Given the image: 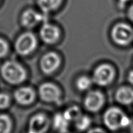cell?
I'll list each match as a JSON object with an SVG mask.
<instances>
[{
	"label": "cell",
	"instance_id": "6da1fadb",
	"mask_svg": "<svg viewBox=\"0 0 133 133\" xmlns=\"http://www.w3.org/2000/svg\"><path fill=\"white\" fill-rule=\"evenodd\" d=\"M0 74L6 83L12 85L22 84L27 77L25 69L15 61H7L4 62L0 68Z\"/></svg>",
	"mask_w": 133,
	"mask_h": 133
},
{
	"label": "cell",
	"instance_id": "7a4b0ae2",
	"mask_svg": "<svg viewBox=\"0 0 133 133\" xmlns=\"http://www.w3.org/2000/svg\"><path fill=\"white\" fill-rule=\"evenodd\" d=\"M103 122L108 129L116 131L126 128L131 124V120L125 113L117 107H111L103 114Z\"/></svg>",
	"mask_w": 133,
	"mask_h": 133
},
{
	"label": "cell",
	"instance_id": "3957f363",
	"mask_svg": "<svg viewBox=\"0 0 133 133\" xmlns=\"http://www.w3.org/2000/svg\"><path fill=\"white\" fill-rule=\"evenodd\" d=\"M111 38L119 46H127L133 41V29L125 23H118L111 30Z\"/></svg>",
	"mask_w": 133,
	"mask_h": 133
},
{
	"label": "cell",
	"instance_id": "277c9868",
	"mask_svg": "<svg viewBox=\"0 0 133 133\" xmlns=\"http://www.w3.org/2000/svg\"><path fill=\"white\" fill-rule=\"evenodd\" d=\"M38 45L36 36L31 32H25L19 35L14 43V49L17 54L25 57L32 53Z\"/></svg>",
	"mask_w": 133,
	"mask_h": 133
},
{
	"label": "cell",
	"instance_id": "5b68a950",
	"mask_svg": "<svg viewBox=\"0 0 133 133\" xmlns=\"http://www.w3.org/2000/svg\"><path fill=\"white\" fill-rule=\"evenodd\" d=\"M115 77L114 68L108 64H102L94 70L92 80L99 87H107L111 84Z\"/></svg>",
	"mask_w": 133,
	"mask_h": 133
},
{
	"label": "cell",
	"instance_id": "8992f818",
	"mask_svg": "<svg viewBox=\"0 0 133 133\" xmlns=\"http://www.w3.org/2000/svg\"><path fill=\"white\" fill-rule=\"evenodd\" d=\"M38 94L43 101L49 103H58L61 97V90L52 83H44L40 84Z\"/></svg>",
	"mask_w": 133,
	"mask_h": 133
},
{
	"label": "cell",
	"instance_id": "52a82bcc",
	"mask_svg": "<svg viewBox=\"0 0 133 133\" xmlns=\"http://www.w3.org/2000/svg\"><path fill=\"white\" fill-rule=\"evenodd\" d=\"M61 64V57L55 52H48L42 57L40 67L42 71L45 75H51L55 72Z\"/></svg>",
	"mask_w": 133,
	"mask_h": 133
},
{
	"label": "cell",
	"instance_id": "ba28073f",
	"mask_svg": "<svg viewBox=\"0 0 133 133\" xmlns=\"http://www.w3.org/2000/svg\"><path fill=\"white\" fill-rule=\"evenodd\" d=\"M105 103V97L101 92L97 90L90 91L87 94L84 99V107L90 112L99 111Z\"/></svg>",
	"mask_w": 133,
	"mask_h": 133
},
{
	"label": "cell",
	"instance_id": "9c48e42d",
	"mask_svg": "<svg viewBox=\"0 0 133 133\" xmlns=\"http://www.w3.org/2000/svg\"><path fill=\"white\" fill-rule=\"evenodd\" d=\"M50 120L45 114L38 113L31 117L29 122V131L33 133H46L50 127Z\"/></svg>",
	"mask_w": 133,
	"mask_h": 133
},
{
	"label": "cell",
	"instance_id": "30bf717a",
	"mask_svg": "<svg viewBox=\"0 0 133 133\" xmlns=\"http://www.w3.org/2000/svg\"><path fill=\"white\" fill-rule=\"evenodd\" d=\"M40 36L44 43L54 44L61 37V30L55 25L45 22L40 29Z\"/></svg>",
	"mask_w": 133,
	"mask_h": 133
},
{
	"label": "cell",
	"instance_id": "8fae6325",
	"mask_svg": "<svg viewBox=\"0 0 133 133\" xmlns=\"http://www.w3.org/2000/svg\"><path fill=\"white\" fill-rule=\"evenodd\" d=\"M45 18L44 14H41L32 9L25 10L21 16V23L23 27L27 29H32L36 27L40 22H44Z\"/></svg>",
	"mask_w": 133,
	"mask_h": 133
},
{
	"label": "cell",
	"instance_id": "7c38bea8",
	"mask_svg": "<svg viewBox=\"0 0 133 133\" xmlns=\"http://www.w3.org/2000/svg\"><path fill=\"white\" fill-rule=\"evenodd\" d=\"M36 94L32 88L29 87H21L14 93V98L16 102L20 105L27 106L35 101Z\"/></svg>",
	"mask_w": 133,
	"mask_h": 133
},
{
	"label": "cell",
	"instance_id": "4fadbf2b",
	"mask_svg": "<svg viewBox=\"0 0 133 133\" xmlns=\"http://www.w3.org/2000/svg\"><path fill=\"white\" fill-rule=\"evenodd\" d=\"M115 99L121 105H131L133 103V89L128 87H120L116 92Z\"/></svg>",
	"mask_w": 133,
	"mask_h": 133
},
{
	"label": "cell",
	"instance_id": "5bb4252c",
	"mask_svg": "<svg viewBox=\"0 0 133 133\" xmlns=\"http://www.w3.org/2000/svg\"><path fill=\"white\" fill-rule=\"evenodd\" d=\"M62 1V0H37V4L43 13L46 14L57 10Z\"/></svg>",
	"mask_w": 133,
	"mask_h": 133
},
{
	"label": "cell",
	"instance_id": "9a60e30c",
	"mask_svg": "<svg viewBox=\"0 0 133 133\" xmlns=\"http://www.w3.org/2000/svg\"><path fill=\"white\" fill-rule=\"evenodd\" d=\"M70 122L64 118L63 114H57L53 118V125L58 132L67 131Z\"/></svg>",
	"mask_w": 133,
	"mask_h": 133
},
{
	"label": "cell",
	"instance_id": "2e32d148",
	"mask_svg": "<svg viewBox=\"0 0 133 133\" xmlns=\"http://www.w3.org/2000/svg\"><path fill=\"white\" fill-rule=\"evenodd\" d=\"M64 118L69 122H75L82 115L81 110L77 106H71L63 113Z\"/></svg>",
	"mask_w": 133,
	"mask_h": 133
},
{
	"label": "cell",
	"instance_id": "e0dca14e",
	"mask_svg": "<svg viewBox=\"0 0 133 133\" xmlns=\"http://www.w3.org/2000/svg\"><path fill=\"white\" fill-rule=\"evenodd\" d=\"M12 129V122L5 114H0V133H10Z\"/></svg>",
	"mask_w": 133,
	"mask_h": 133
},
{
	"label": "cell",
	"instance_id": "ac0fdd59",
	"mask_svg": "<svg viewBox=\"0 0 133 133\" xmlns=\"http://www.w3.org/2000/svg\"><path fill=\"white\" fill-rule=\"evenodd\" d=\"M92 84H93V81L92 79L85 75H83L77 79L75 86L78 90L81 92H85L90 88Z\"/></svg>",
	"mask_w": 133,
	"mask_h": 133
},
{
	"label": "cell",
	"instance_id": "d6986e66",
	"mask_svg": "<svg viewBox=\"0 0 133 133\" xmlns=\"http://www.w3.org/2000/svg\"><path fill=\"white\" fill-rule=\"evenodd\" d=\"M91 123L92 120L89 116L82 114L75 122V125L79 131H84L89 128Z\"/></svg>",
	"mask_w": 133,
	"mask_h": 133
},
{
	"label": "cell",
	"instance_id": "ffe728a7",
	"mask_svg": "<svg viewBox=\"0 0 133 133\" xmlns=\"http://www.w3.org/2000/svg\"><path fill=\"white\" fill-rule=\"evenodd\" d=\"M10 105V97L7 94L0 93V110H5Z\"/></svg>",
	"mask_w": 133,
	"mask_h": 133
},
{
	"label": "cell",
	"instance_id": "44dd1931",
	"mask_svg": "<svg viewBox=\"0 0 133 133\" xmlns=\"http://www.w3.org/2000/svg\"><path fill=\"white\" fill-rule=\"evenodd\" d=\"M9 46L6 41L0 38V58H3L9 53Z\"/></svg>",
	"mask_w": 133,
	"mask_h": 133
},
{
	"label": "cell",
	"instance_id": "7402d4cb",
	"mask_svg": "<svg viewBox=\"0 0 133 133\" xmlns=\"http://www.w3.org/2000/svg\"><path fill=\"white\" fill-rule=\"evenodd\" d=\"M88 133H107L106 131L103 129L99 128V127H96V128L91 129L89 130Z\"/></svg>",
	"mask_w": 133,
	"mask_h": 133
},
{
	"label": "cell",
	"instance_id": "603a6c76",
	"mask_svg": "<svg viewBox=\"0 0 133 133\" xmlns=\"http://www.w3.org/2000/svg\"><path fill=\"white\" fill-rule=\"evenodd\" d=\"M127 81L130 84L133 85V70H131L129 72L128 75H127Z\"/></svg>",
	"mask_w": 133,
	"mask_h": 133
},
{
	"label": "cell",
	"instance_id": "cb8c5ba5",
	"mask_svg": "<svg viewBox=\"0 0 133 133\" xmlns=\"http://www.w3.org/2000/svg\"><path fill=\"white\" fill-rule=\"evenodd\" d=\"M128 17L133 22V5L129 7L128 10Z\"/></svg>",
	"mask_w": 133,
	"mask_h": 133
},
{
	"label": "cell",
	"instance_id": "d4e9b609",
	"mask_svg": "<svg viewBox=\"0 0 133 133\" xmlns=\"http://www.w3.org/2000/svg\"><path fill=\"white\" fill-rule=\"evenodd\" d=\"M118 1H119V5H122V6H124V5H125L127 2L130 1L131 0H118Z\"/></svg>",
	"mask_w": 133,
	"mask_h": 133
},
{
	"label": "cell",
	"instance_id": "484cf974",
	"mask_svg": "<svg viewBox=\"0 0 133 133\" xmlns=\"http://www.w3.org/2000/svg\"><path fill=\"white\" fill-rule=\"evenodd\" d=\"M130 133H133V127L131 129V131H130Z\"/></svg>",
	"mask_w": 133,
	"mask_h": 133
},
{
	"label": "cell",
	"instance_id": "4316f807",
	"mask_svg": "<svg viewBox=\"0 0 133 133\" xmlns=\"http://www.w3.org/2000/svg\"><path fill=\"white\" fill-rule=\"evenodd\" d=\"M58 133H70L68 132V131H64V132H58Z\"/></svg>",
	"mask_w": 133,
	"mask_h": 133
},
{
	"label": "cell",
	"instance_id": "83f0119b",
	"mask_svg": "<svg viewBox=\"0 0 133 133\" xmlns=\"http://www.w3.org/2000/svg\"><path fill=\"white\" fill-rule=\"evenodd\" d=\"M26 133H33V132H31V131H28V132H26Z\"/></svg>",
	"mask_w": 133,
	"mask_h": 133
}]
</instances>
